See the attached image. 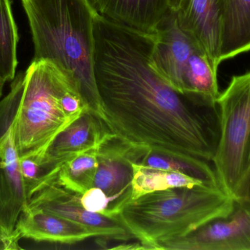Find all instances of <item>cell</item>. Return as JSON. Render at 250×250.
<instances>
[{"mask_svg":"<svg viewBox=\"0 0 250 250\" xmlns=\"http://www.w3.org/2000/svg\"><path fill=\"white\" fill-rule=\"evenodd\" d=\"M94 75L113 133L131 145L187 161H211L218 107L179 93L151 67L153 34L97 14Z\"/></svg>","mask_w":250,"mask_h":250,"instance_id":"cell-1","label":"cell"},{"mask_svg":"<svg viewBox=\"0 0 250 250\" xmlns=\"http://www.w3.org/2000/svg\"><path fill=\"white\" fill-rule=\"evenodd\" d=\"M34 44L32 61H45L74 82L92 113L107 123L94 75L90 0H21Z\"/></svg>","mask_w":250,"mask_h":250,"instance_id":"cell-2","label":"cell"},{"mask_svg":"<svg viewBox=\"0 0 250 250\" xmlns=\"http://www.w3.org/2000/svg\"><path fill=\"white\" fill-rule=\"evenodd\" d=\"M234 199L222 188H173L130 200L118 220L145 250L183 237L214 219L229 215Z\"/></svg>","mask_w":250,"mask_h":250,"instance_id":"cell-3","label":"cell"},{"mask_svg":"<svg viewBox=\"0 0 250 250\" xmlns=\"http://www.w3.org/2000/svg\"><path fill=\"white\" fill-rule=\"evenodd\" d=\"M70 90L81 92L76 84L49 63L32 61L25 71L14 122L20 159L32 158L39 163L57 135L76 120L62 105V97Z\"/></svg>","mask_w":250,"mask_h":250,"instance_id":"cell-4","label":"cell"},{"mask_svg":"<svg viewBox=\"0 0 250 250\" xmlns=\"http://www.w3.org/2000/svg\"><path fill=\"white\" fill-rule=\"evenodd\" d=\"M217 104L220 138L212 162L221 187L233 197L250 172V70L232 77Z\"/></svg>","mask_w":250,"mask_h":250,"instance_id":"cell-5","label":"cell"},{"mask_svg":"<svg viewBox=\"0 0 250 250\" xmlns=\"http://www.w3.org/2000/svg\"><path fill=\"white\" fill-rule=\"evenodd\" d=\"M24 79L25 72L16 75L10 92L0 101V230L7 236L16 233L19 216L30 201L21 171L14 132Z\"/></svg>","mask_w":250,"mask_h":250,"instance_id":"cell-6","label":"cell"},{"mask_svg":"<svg viewBox=\"0 0 250 250\" xmlns=\"http://www.w3.org/2000/svg\"><path fill=\"white\" fill-rule=\"evenodd\" d=\"M157 250H250V205L234 201L229 215L183 237L160 242Z\"/></svg>","mask_w":250,"mask_h":250,"instance_id":"cell-7","label":"cell"},{"mask_svg":"<svg viewBox=\"0 0 250 250\" xmlns=\"http://www.w3.org/2000/svg\"><path fill=\"white\" fill-rule=\"evenodd\" d=\"M80 194L75 193L57 183H48L32 196L27 207L39 208L95 232L97 238L126 241L132 238L115 219L92 213L83 208Z\"/></svg>","mask_w":250,"mask_h":250,"instance_id":"cell-8","label":"cell"},{"mask_svg":"<svg viewBox=\"0 0 250 250\" xmlns=\"http://www.w3.org/2000/svg\"><path fill=\"white\" fill-rule=\"evenodd\" d=\"M153 35L151 67L173 90L185 95V74L188 61L192 53L199 48L181 29L176 13L172 10Z\"/></svg>","mask_w":250,"mask_h":250,"instance_id":"cell-9","label":"cell"},{"mask_svg":"<svg viewBox=\"0 0 250 250\" xmlns=\"http://www.w3.org/2000/svg\"><path fill=\"white\" fill-rule=\"evenodd\" d=\"M148 151L149 148L131 145L111 134L98 149L99 166L94 187L102 189L108 197L132 200V164H136Z\"/></svg>","mask_w":250,"mask_h":250,"instance_id":"cell-10","label":"cell"},{"mask_svg":"<svg viewBox=\"0 0 250 250\" xmlns=\"http://www.w3.org/2000/svg\"><path fill=\"white\" fill-rule=\"evenodd\" d=\"M111 134L108 125L89 110L57 135L39 164L51 173L71 159L98 150Z\"/></svg>","mask_w":250,"mask_h":250,"instance_id":"cell-11","label":"cell"},{"mask_svg":"<svg viewBox=\"0 0 250 250\" xmlns=\"http://www.w3.org/2000/svg\"><path fill=\"white\" fill-rule=\"evenodd\" d=\"M175 13L182 31L207 56L213 68L218 70L223 19L217 0H185Z\"/></svg>","mask_w":250,"mask_h":250,"instance_id":"cell-12","label":"cell"},{"mask_svg":"<svg viewBox=\"0 0 250 250\" xmlns=\"http://www.w3.org/2000/svg\"><path fill=\"white\" fill-rule=\"evenodd\" d=\"M16 231L38 242L73 245L96 237L90 229L39 208L27 207L19 216Z\"/></svg>","mask_w":250,"mask_h":250,"instance_id":"cell-13","label":"cell"},{"mask_svg":"<svg viewBox=\"0 0 250 250\" xmlns=\"http://www.w3.org/2000/svg\"><path fill=\"white\" fill-rule=\"evenodd\" d=\"M104 17L128 27L154 34L170 11V0H91Z\"/></svg>","mask_w":250,"mask_h":250,"instance_id":"cell-14","label":"cell"},{"mask_svg":"<svg viewBox=\"0 0 250 250\" xmlns=\"http://www.w3.org/2000/svg\"><path fill=\"white\" fill-rule=\"evenodd\" d=\"M217 1L223 19V62L250 51V0Z\"/></svg>","mask_w":250,"mask_h":250,"instance_id":"cell-15","label":"cell"},{"mask_svg":"<svg viewBox=\"0 0 250 250\" xmlns=\"http://www.w3.org/2000/svg\"><path fill=\"white\" fill-rule=\"evenodd\" d=\"M132 167L133 170V177L131 182L132 200L151 192L173 188L208 186L202 181L181 172L152 168L134 163Z\"/></svg>","mask_w":250,"mask_h":250,"instance_id":"cell-16","label":"cell"},{"mask_svg":"<svg viewBox=\"0 0 250 250\" xmlns=\"http://www.w3.org/2000/svg\"><path fill=\"white\" fill-rule=\"evenodd\" d=\"M220 94L217 70L202 51L196 50L189 57L185 71V95L217 105Z\"/></svg>","mask_w":250,"mask_h":250,"instance_id":"cell-17","label":"cell"},{"mask_svg":"<svg viewBox=\"0 0 250 250\" xmlns=\"http://www.w3.org/2000/svg\"><path fill=\"white\" fill-rule=\"evenodd\" d=\"M98 166V150L78 156L60 166L57 183L71 192L82 195L93 187Z\"/></svg>","mask_w":250,"mask_h":250,"instance_id":"cell-18","label":"cell"},{"mask_svg":"<svg viewBox=\"0 0 250 250\" xmlns=\"http://www.w3.org/2000/svg\"><path fill=\"white\" fill-rule=\"evenodd\" d=\"M136 164L160 170L181 172L202 181L210 187L222 188L214 168L210 166L208 161L204 160L187 161L152 152L150 150L140 159Z\"/></svg>","mask_w":250,"mask_h":250,"instance_id":"cell-19","label":"cell"},{"mask_svg":"<svg viewBox=\"0 0 250 250\" xmlns=\"http://www.w3.org/2000/svg\"><path fill=\"white\" fill-rule=\"evenodd\" d=\"M18 43V27L10 1L0 0V73L6 82L16 77Z\"/></svg>","mask_w":250,"mask_h":250,"instance_id":"cell-20","label":"cell"},{"mask_svg":"<svg viewBox=\"0 0 250 250\" xmlns=\"http://www.w3.org/2000/svg\"><path fill=\"white\" fill-rule=\"evenodd\" d=\"M233 198L234 201L250 205V172L238 186Z\"/></svg>","mask_w":250,"mask_h":250,"instance_id":"cell-21","label":"cell"},{"mask_svg":"<svg viewBox=\"0 0 250 250\" xmlns=\"http://www.w3.org/2000/svg\"><path fill=\"white\" fill-rule=\"evenodd\" d=\"M21 239V237L16 231L13 236H7L0 230V250L21 249L19 243Z\"/></svg>","mask_w":250,"mask_h":250,"instance_id":"cell-22","label":"cell"},{"mask_svg":"<svg viewBox=\"0 0 250 250\" xmlns=\"http://www.w3.org/2000/svg\"><path fill=\"white\" fill-rule=\"evenodd\" d=\"M185 0H170L169 1V5H170V9L172 11H177L180 7L181 4Z\"/></svg>","mask_w":250,"mask_h":250,"instance_id":"cell-23","label":"cell"},{"mask_svg":"<svg viewBox=\"0 0 250 250\" xmlns=\"http://www.w3.org/2000/svg\"><path fill=\"white\" fill-rule=\"evenodd\" d=\"M6 80L2 77L1 73H0V98H1V95H2L3 93V88H4V84L6 83Z\"/></svg>","mask_w":250,"mask_h":250,"instance_id":"cell-24","label":"cell"}]
</instances>
